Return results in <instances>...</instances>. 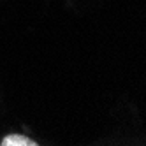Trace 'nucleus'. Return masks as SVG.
<instances>
[{"label":"nucleus","mask_w":146,"mask_h":146,"mask_svg":"<svg viewBox=\"0 0 146 146\" xmlns=\"http://www.w3.org/2000/svg\"><path fill=\"white\" fill-rule=\"evenodd\" d=\"M2 146H37L35 141H32L27 135H21V134H9L2 139L0 143Z\"/></svg>","instance_id":"obj_1"}]
</instances>
